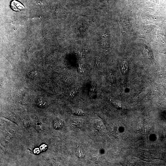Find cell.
I'll return each mask as SVG.
<instances>
[{
    "label": "cell",
    "instance_id": "7c38bea8",
    "mask_svg": "<svg viewBox=\"0 0 166 166\" xmlns=\"http://www.w3.org/2000/svg\"><path fill=\"white\" fill-rule=\"evenodd\" d=\"M78 89L75 88L72 90L70 93V96L72 97H74L76 95L78 92Z\"/></svg>",
    "mask_w": 166,
    "mask_h": 166
},
{
    "label": "cell",
    "instance_id": "9a60e30c",
    "mask_svg": "<svg viewBox=\"0 0 166 166\" xmlns=\"http://www.w3.org/2000/svg\"><path fill=\"white\" fill-rule=\"evenodd\" d=\"M34 153L35 154H37L39 153L40 150L38 148H35L34 151Z\"/></svg>",
    "mask_w": 166,
    "mask_h": 166
},
{
    "label": "cell",
    "instance_id": "6da1fadb",
    "mask_svg": "<svg viewBox=\"0 0 166 166\" xmlns=\"http://www.w3.org/2000/svg\"><path fill=\"white\" fill-rule=\"evenodd\" d=\"M139 158L145 161H150L153 159V154L145 151H142L139 154Z\"/></svg>",
    "mask_w": 166,
    "mask_h": 166
},
{
    "label": "cell",
    "instance_id": "5bb4252c",
    "mask_svg": "<svg viewBox=\"0 0 166 166\" xmlns=\"http://www.w3.org/2000/svg\"><path fill=\"white\" fill-rule=\"evenodd\" d=\"M47 147V146L46 145L44 144L41 145L40 147V149L41 150H45L46 149Z\"/></svg>",
    "mask_w": 166,
    "mask_h": 166
},
{
    "label": "cell",
    "instance_id": "52a82bcc",
    "mask_svg": "<svg viewBox=\"0 0 166 166\" xmlns=\"http://www.w3.org/2000/svg\"><path fill=\"white\" fill-rule=\"evenodd\" d=\"M96 86L95 84L92 83L90 88V95L91 98H94L96 95Z\"/></svg>",
    "mask_w": 166,
    "mask_h": 166
},
{
    "label": "cell",
    "instance_id": "7a4b0ae2",
    "mask_svg": "<svg viewBox=\"0 0 166 166\" xmlns=\"http://www.w3.org/2000/svg\"><path fill=\"white\" fill-rule=\"evenodd\" d=\"M10 6L12 9L17 11H22L24 8V6L21 3L16 0H13L12 1Z\"/></svg>",
    "mask_w": 166,
    "mask_h": 166
},
{
    "label": "cell",
    "instance_id": "3957f363",
    "mask_svg": "<svg viewBox=\"0 0 166 166\" xmlns=\"http://www.w3.org/2000/svg\"><path fill=\"white\" fill-rule=\"evenodd\" d=\"M36 104L38 107L41 108L46 107L48 106V103L43 99H38L36 101Z\"/></svg>",
    "mask_w": 166,
    "mask_h": 166
},
{
    "label": "cell",
    "instance_id": "4fadbf2b",
    "mask_svg": "<svg viewBox=\"0 0 166 166\" xmlns=\"http://www.w3.org/2000/svg\"><path fill=\"white\" fill-rule=\"evenodd\" d=\"M78 70L81 73H84L85 71V67L82 65L80 64L78 66Z\"/></svg>",
    "mask_w": 166,
    "mask_h": 166
},
{
    "label": "cell",
    "instance_id": "ba28073f",
    "mask_svg": "<svg viewBox=\"0 0 166 166\" xmlns=\"http://www.w3.org/2000/svg\"><path fill=\"white\" fill-rule=\"evenodd\" d=\"M53 147L55 149L58 150L60 149L61 146V143L58 141H54L53 143Z\"/></svg>",
    "mask_w": 166,
    "mask_h": 166
},
{
    "label": "cell",
    "instance_id": "8992f818",
    "mask_svg": "<svg viewBox=\"0 0 166 166\" xmlns=\"http://www.w3.org/2000/svg\"><path fill=\"white\" fill-rule=\"evenodd\" d=\"M63 121L60 120H57L54 121L53 127L56 130H60L63 128Z\"/></svg>",
    "mask_w": 166,
    "mask_h": 166
},
{
    "label": "cell",
    "instance_id": "8fae6325",
    "mask_svg": "<svg viewBox=\"0 0 166 166\" xmlns=\"http://www.w3.org/2000/svg\"><path fill=\"white\" fill-rule=\"evenodd\" d=\"M95 66L97 68H100L101 65V62L100 58H96L95 61Z\"/></svg>",
    "mask_w": 166,
    "mask_h": 166
},
{
    "label": "cell",
    "instance_id": "5b68a950",
    "mask_svg": "<svg viewBox=\"0 0 166 166\" xmlns=\"http://www.w3.org/2000/svg\"><path fill=\"white\" fill-rule=\"evenodd\" d=\"M128 67V63L127 61H124L121 63L120 65L121 70V72L123 74H125L127 73Z\"/></svg>",
    "mask_w": 166,
    "mask_h": 166
},
{
    "label": "cell",
    "instance_id": "277c9868",
    "mask_svg": "<svg viewBox=\"0 0 166 166\" xmlns=\"http://www.w3.org/2000/svg\"><path fill=\"white\" fill-rule=\"evenodd\" d=\"M75 155L78 158H83L85 156V152L82 148L79 147L77 149Z\"/></svg>",
    "mask_w": 166,
    "mask_h": 166
},
{
    "label": "cell",
    "instance_id": "9c48e42d",
    "mask_svg": "<svg viewBox=\"0 0 166 166\" xmlns=\"http://www.w3.org/2000/svg\"><path fill=\"white\" fill-rule=\"evenodd\" d=\"M73 113L77 115H83L84 113L82 110L79 109H75L73 111Z\"/></svg>",
    "mask_w": 166,
    "mask_h": 166
},
{
    "label": "cell",
    "instance_id": "30bf717a",
    "mask_svg": "<svg viewBox=\"0 0 166 166\" xmlns=\"http://www.w3.org/2000/svg\"><path fill=\"white\" fill-rule=\"evenodd\" d=\"M82 122L79 121H75L73 123V125L78 127H80L82 125Z\"/></svg>",
    "mask_w": 166,
    "mask_h": 166
}]
</instances>
